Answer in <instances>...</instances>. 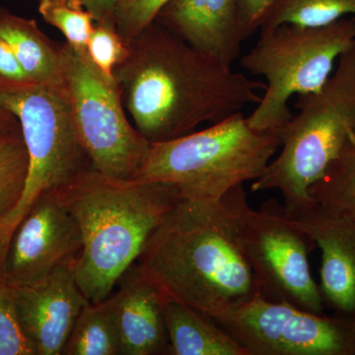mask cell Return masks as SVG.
<instances>
[{
	"label": "cell",
	"instance_id": "20",
	"mask_svg": "<svg viewBox=\"0 0 355 355\" xmlns=\"http://www.w3.org/2000/svg\"><path fill=\"white\" fill-rule=\"evenodd\" d=\"M349 16L355 18V0H277L261 21L259 31L282 25L323 27Z\"/></svg>",
	"mask_w": 355,
	"mask_h": 355
},
{
	"label": "cell",
	"instance_id": "21",
	"mask_svg": "<svg viewBox=\"0 0 355 355\" xmlns=\"http://www.w3.org/2000/svg\"><path fill=\"white\" fill-rule=\"evenodd\" d=\"M39 12L46 22L64 35L77 53H87L86 46L96 22L80 0H39Z\"/></svg>",
	"mask_w": 355,
	"mask_h": 355
},
{
	"label": "cell",
	"instance_id": "10",
	"mask_svg": "<svg viewBox=\"0 0 355 355\" xmlns=\"http://www.w3.org/2000/svg\"><path fill=\"white\" fill-rule=\"evenodd\" d=\"M214 320L250 355H355L354 317L308 312L258 294Z\"/></svg>",
	"mask_w": 355,
	"mask_h": 355
},
{
	"label": "cell",
	"instance_id": "15",
	"mask_svg": "<svg viewBox=\"0 0 355 355\" xmlns=\"http://www.w3.org/2000/svg\"><path fill=\"white\" fill-rule=\"evenodd\" d=\"M118 284L113 295L121 355H172L162 293L135 263Z\"/></svg>",
	"mask_w": 355,
	"mask_h": 355
},
{
	"label": "cell",
	"instance_id": "17",
	"mask_svg": "<svg viewBox=\"0 0 355 355\" xmlns=\"http://www.w3.org/2000/svg\"><path fill=\"white\" fill-rule=\"evenodd\" d=\"M0 37L33 83L64 84L60 46L51 41L34 19L20 17L0 8Z\"/></svg>",
	"mask_w": 355,
	"mask_h": 355
},
{
	"label": "cell",
	"instance_id": "6",
	"mask_svg": "<svg viewBox=\"0 0 355 355\" xmlns=\"http://www.w3.org/2000/svg\"><path fill=\"white\" fill-rule=\"evenodd\" d=\"M354 44V17L323 27L282 25L261 32L241 60L243 69L266 80L261 101L247 116L249 125L261 132H279L293 114L289 100L323 87L338 58Z\"/></svg>",
	"mask_w": 355,
	"mask_h": 355
},
{
	"label": "cell",
	"instance_id": "29",
	"mask_svg": "<svg viewBox=\"0 0 355 355\" xmlns=\"http://www.w3.org/2000/svg\"><path fill=\"white\" fill-rule=\"evenodd\" d=\"M22 137L19 121L7 110L0 107V144Z\"/></svg>",
	"mask_w": 355,
	"mask_h": 355
},
{
	"label": "cell",
	"instance_id": "16",
	"mask_svg": "<svg viewBox=\"0 0 355 355\" xmlns=\"http://www.w3.org/2000/svg\"><path fill=\"white\" fill-rule=\"evenodd\" d=\"M164 314L172 355H250L220 324L195 308L166 300Z\"/></svg>",
	"mask_w": 355,
	"mask_h": 355
},
{
	"label": "cell",
	"instance_id": "26",
	"mask_svg": "<svg viewBox=\"0 0 355 355\" xmlns=\"http://www.w3.org/2000/svg\"><path fill=\"white\" fill-rule=\"evenodd\" d=\"M277 0H239L238 21L243 40L260 29L261 21Z\"/></svg>",
	"mask_w": 355,
	"mask_h": 355
},
{
	"label": "cell",
	"instance_id": "24",
	"mask_svg": "<svg viewBox=\"0 0 355 355\" xmlns=\"http://www.w3.org/2000/svg\"><path fill=\"white\" fill-rule=\"evenodd\" d=\"M86 51L102 76L109 80H114V69L127 57L128 48L116 27L95 23Z\"/></svg>",
	"mask_w": 355,
	"mask_h": 355
},
{
	"label": "cell",
	"instance_id": "11",
	"mask_svg": "<svg viewBox=\"0 0 355 355\" xmlns=\"http://www.w3.org/2000/svg\"><path fill=\"white\" fill-rule=\"evenodd\" d=\"M83 237L78 224L53 191L33 205L11 236L4 275L12 287L31 286L64 266H74Z\"/></svg>",
	"mask_w": 355,
	"mask_h": 355
},
{
	"label": "cell",
	"instance_id": "9",
	"mask_svg": "<svg viewBox=\"0 0 355 355\" xmlns=\"http://www.w3.org/2000/svg\"><path fill=\"white\" fill-rule=\"evenodd\" d=\"M240 238L260 295L324 314L323 298L309 261L316 244L284 203L268 198L258 209L248 205L240 219Z\"/></svg>",
	"mask_w": 355,
	"mask_h": 355
},
{
	"label": "cell",
	"instance_id": "23",
	"mask_svg": "<svg viewBox=\"0 0 355 355\" xmlns=\"http://www.w3.org/2000/svg\"><path fill=\"white\" fill-rule=\"evenodd\" d=\"M0 355H37L18 320L13 289L7 284L4 265L0 266Z\"/></svg>",
	"mask_w": 355,
	"mask_h": 355
},
{
	"label": "cell",
	"instance_id": "13",
	"mask_svg": "<svg viewBox=\"0 0 355 355\" xmlns=\"http://www.w3.org/2000/svg\"><path fill=\"white\" fill-rule=\"evenodd\" d=\"M12 289L18 320L37 355H62L77 317L90 302L77 284L73 266Z\"/></svg>",
	"mask_w": 355,
	"mask_h": 355
},
{
	"label": "cell",
	"instance_id": "14",
	"mask_svg": "<svg viewBox=\"0 0 355 355\" xmlns=\"http://www.w3.org/2000/svg\"><path fill=\"white\" fill-rule=\"evenodd\" d=\"M239 0H169L155 22L205 55L232 67L243 43Z\"/></svg>",
	"mask_w": 355,
	"mask_h": 355
},
{
	"label": "cell",
	"instance_id": "12",
	"mask_svg": "<svg viewBox=\"0 0 355 355\" xmlns=\"http://www.w3.org/2000/svg\"><path fill=\"white\" fill-rule=\"evenodd\" d=\"M284 207L321 250L319 288L324 305L342 316L354 317L355 221L311 198Z\"/></svg>",
	"mask_w": 355,
	"mask_h": 355
},
{
	"label": "cell",
	"instance_id": "5",
	"mask_svg": "<svg viewBox=\"0 0 355 355\" xmlns=\"http://www.w3.org/2000/svg\"><path fill=\"white\" fill-rule=\"evenodd\" d=\"M297 113L277 132L279 153L252 184V191H279L284 205L309 198L308 189L323 175L355 130V44L338 58L319 91L297 96Z\"/></svg>",
	"mask_w": 355,
	"mask_h": 355
},
{
	"label": "cell",
	"instance_id": "8",
	"mask_svg": "<svg viewBox=\"0 0 355 355\" xmlns=\"http://www.w3.org/2000/svg\"><path fill=\"white\" fill-rule=\"evenodd\" d=\"M60 51L74 127L93 168L107 176L137 179L151 144L128 121L118 84L67 42Z\"/></svg>",
	"mask_w": 355,
	"mask_h": 355
},
{
	"label": "cell",
	"instance_id": "3",
	"mask_svg": "<svg viewBox=\"0 0 355 355\" xmlns=\"http://www.w3.org/2000/svg\"><path fill=\"white\" fill-rule=\"evenodd\" d=\"M53 193L80 229L83 251L73 270L90 302H101L113 293L182 200L170 184L118 179L93 167Z\"/></svg>",
	"mask_w": 355,
	"mask_h": 355
},
{
	"label": "cell",
	"instance_id": "1",
	"mask_svg": "<svg viewBox=\"0 0 355 355\" xmlns=\"http://www.w3.org/2000/svg\"><path fill=\"white\" fill-rule=\"evenodd\" d=\"M114 71L123 107L150 144L195 132L257 105L265 91L231 67L205 55L157 22L127 44Z\"/></svg>",
	"mask_w": 355,
	"mask_h": 355
},
{
	"label": "cell",
	"instance_id": "28",
	"mask_svg": "<svg viewBox=\"0 0 355 355\" xmlns=\"http://www.w3.org/2000/svg\"><path fill=\"white\" fill-rule=\"evenodd\" d=\"M80 1L83 2L86 9L94 16L95 22L97 24L116 27L114 8H116L118 0H80Z\"/></svg>",
	"mask_w": 355,
	"mask_h": 355
},
{
	"label": "cell",
	"instance_id": "19",
	"mask_svg": "<svg viewBox=\"0 0 355 355\" xmlns=\"http://www.w3.org/2000/svg\"><path fill=\"white\" fill-rule=\"evenodd\" d=\"M308 195L329 211L355 221V130Z\"/></svg>",
	"mask_w": 355,
	"mask_h": 355
},
{
	"label": "cell",
	"instance_id": "2",
	"mask_svg": "<svg viewBox=\"0 0 355 355\" xmlns=\"http://www.w3.org/2000/svg\"><path fill=\"white\" fill-rule=\"evenodd\" d=\"M244 184L218 200H181L135 265L166 300L212 319L258 295L240 238Z\"/></svg>",
	"mask_w": 355,
	"mask_h": 355
},
{
	"label": "cell",
	"instance_id": "18",
	"mask_svg": "<svg viewBox=\"0 0 355 355\" xmlns=\"http://www.w3.org/2000/svg\"><path fill=\"white\" fill-rule=\"evenodd\" d=\"M62 355H121L113 293L101 302L84 306Z\"/></svg>",
	"mask_w": 355,
	"mask_h": 355
},
{
	"label": "cell",
	"instance_id": "30",
	"mask_svg": "<svg viewBox=\"0 0 355 355\" xmlns=\"http://www.w3.org/2000/svg\"><path fill=\"white\" fill-rule=\"evenodd\" d=\"M354 322H355V316H354Z\"/></svg>",
	"mask_w": 355,
	"mask_h": 355
},
{
	"label": "cell",
	"instance_id": "4",
	"mask_svg": "<svg viewBox=\"0 0 355 355\" xmlns=\"http://www.w3.org/2000/svg\"><path fill=\"white\" fill-rule=\"evenodd\" d=\"M279 147L277 132L254 130L240 112L205 130L151 144L137 179L170 184L182 200H218L259 179Z\"/></svg>",
	"mask_w": 355,
	"mask_h": 355
},
{
	"label": "cell",
	"instance_id": "25",
	"mask_svg": "<svg viewBox=\"0 0 355 355\" xmlns=\"http://www.w3.org/2000/svg\"><path fill=\"white\" fill-rule=\"evenodd\" d=\"M168 1L169 0H118L114 8V24L123 41L130 43L153 24Z\"/></svg>",
	"mask_w": 355,
	"mask_h": 355
},
{
	"label": "cell",
	"instance_id": "7",
	"mask_svg": "<svg viewBox=\"0 0 355 355\" xmlns=\"http://www.w3.org/2000/svg\"><path fill=\"white\" fill-rule=\"evenodd\" d=\"M0 107L19 121L29 155L22 197L0 223V239L7 241L42 196L93 166L77 137L64 84L0 85Z\"/></svg>",
	"mask_w": 355,
	"mask_h": 355
},
{
	"label": "cell",
	"instance_id": "27",
	"mask_svg": "<svg viewBox=\"0 0 355 355\" xmlns=\"http://www.w3.org/2000/svg\"><path fill=\"white\" fill-rule=\"evenodd\" d=\"M33 83L22 69L12 49L0 37V85Z\"/></svg>",
	"mask_w": 355,
	"mask_h": 355
},
{
	"label": "cell",
	"instance_id": "22",
	"mask_svg": "<svg viewBox=\"0 0 355 355\" xmlns=\"http://www.w3.org/2000/svg\"><path fill=\"white\" fill-rule=\"evenodd\" d=\"M28 168L29 155L23 137L0 144V223L19 202Z\"/></svg>",
	"mask_w": 355,
	"mask_h": 355
}]
</instances>
